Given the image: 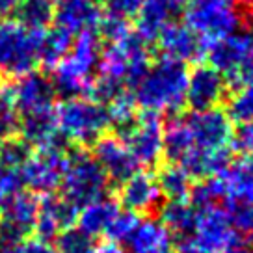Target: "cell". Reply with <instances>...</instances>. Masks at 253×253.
Listing matches in <instances>:
<instances>
[{"label":"cell","mask_w":253,"mask_h":253,"mask_svg":"<svg viewBox=\"0 0 253 253\" xmlns=\"http://www.w3.org/2000/svg\"><path fill=\"white\" fill-rule=\"evenodd\" d=\"M231 164V149H194L181 158L179 166L188 173L190 179H211L220 175Z\"/></svg>","instance_id":"22"},{"label":"cell","mask_w":253,"mask_h":253,"mask_svg":"<svg viewBox=\"0 0 253 253\" xmlns=\"http://www.w3.org/2000/svg\"><path fill=\"white\" fill-rule=\"evenodd\" d=\"M223 201L227 205L253 203V155L231 162L220 175Z\"/></svg>","instance_id":"20"},{"label":"cell","mask_w":253,"mask_h":253,"mask_svg":"<svg viewBox=\"0 0 253 253\" xmlns=\"http://www.w3.org/2000/svg\"><path fill=\"white\" fill-rule=\"evenodd\" d=\"M182 13L186 26L207 45L253 23V6L242 0H188Z\"/></svg>","instance_id":"2"},{"label":"cell","mask_w":253,"mask_h":253,"mask_svg":"<svg viewBox=\"0 0 253 253\" xmlns=\"http://www.w3.org/2000/svg\"><path fill=\"white\" fill-rule=\"evenodd\" d=\"M101 40L95 32H82L73 43L71 52L52 69V87L54 93L63 101L79 99L82 95H89L93 84V71L99 67L101 60Z\"/></svg>","instance_id":"3"},{"label":"cell","mask_w":253,"mask_h":253,"mask_svg":"<svg viewBox=\"0 0 253 253\" xmlns=\"http://www.w3.org/2000/svg\"><path fill=\"white\" fill-rule=\"evenodd\" d=\"M188 71L179 60L162 56L151 63L145 77L134 87L136 104L153 114H175L186 104Z\"/></svg>","instance_id":"1"},{"label":"cell","mask_w":253,"mask_h":253,"mask_svg":"<svg viewBox=\"0 0 253 253\" xmlns=\"http://www.w3.org/2000/svg\"><path fill=\"white\" fill-rule=\"evenodd\" d=\"M227 209L211 205L198 209V221L194 231L179 238L175 253H223L235 238Z\"/></svg>","instance_id":"6"},{"label":"cell","mask_w":253,"mask_h":253,"mask_svg":"<svg viewBox=\"0 0 253 253\" xmlns=\"http://www.w3.org/2000/svg\"><path fill=\"white\" fill-rule=\"evenodd\" d=\"M162 132H164V121L162 116L153 114V112L143 110L136 123L121 140L125 142L132 157L138 160L140 166H155L160 162L162 155Z\"/></svg>","instance_id":"9"},{"label":"cell","mask_w":253,"mask_h":253,"mask_svg":"<svg viewBox=\"0 0 253 253\" xmlns=\"http://www.w3.org/2000/svg\"><path fill=\"white\" fill-rule=\"evenodd\" d=\"M19 130L23 134V140L30 143L32 147H67V140L60 134L58 119H56L54 108H43V110L26 112L19 123Z\"/></svg>","instance_id":"17"},{"label":"cell","mask_w":253,"mask_h":253,"mask_svg":"<svg viewBox=\"0 0 253 253\" xmlns=\"http://www.w3.org/2000/svg\"><path fill=\"white\" fill-rule=\"evenodd\" d=\"M160 190H158L157 179L151 173L138 171L132 177H128L119 190V201L125 207V211L130 212H151L160 205Z\"/></svg>","instance_id":"19"},{"label":"cell","mask_w":253,"mask_h":253,"mask_svg":"<svg viewBox=\"0 0 253 253\" xmlns=\"http://www.w3.org/2000/svg\"><path fill=\"white\" fill-rule=\"evenodd\" d=\"M130 253H175L171 233L157 220H142L134 235L128 238Z\"/></svg>","instance_id":"23"},{"label":"cell","mask_w":253,"mask_h":253,"mask_svg":"<svg viewBox=\"0 0 253 253\" xmlns=\"http://www.w3.org/2000/svg\"><path fill=\"white\" fill-rule=\"evenodd\" d=\"M73 47V34L56 26L52 30L43 32L40 43V52H38V62L52 71L58 63L62 62L65 56L71 52Z\"/></svg>","instance_id":"28"},{"label":"cell","mask_w":253,"mask_h":253,"mask_svg":"<svg viewBox=\"0 0 253 253\" xmlns=\"http://www.w3.org/2000/svg\"><path fill=\"white\" fill-rule=\"evenodd\" d=\"M227 118L238 125L253 121V82L237 86L227 101Z\"/></svg>","instance_id":"31"},{"label":"cell","mask_w":253,"mask_h":253,"mask_svg":"<svg viewBox=\"0 0 253 253\" xmlns=\"http://www.w3.org/2000/svg\"><path fill=\"white\" fill-rule=\"evenodd\" d=\"M103 11L93 0H60L54 9L56 24L69 34L93 32Z\"/></svg>","instance_id":"21"},{"label":"cell","mask_w":253,"mask_h":253,"mask_svg":"<svg viewBox=\"0 0 253 253\" xmlns=\"http://www.w3.org/2000/svg\"><path fill=\"white\" fill-rule=\"evenodd\" d=\"M54 240L56 253H87L93 246V237H89L80 227L60 231Z\"/></svg>","instance_id":"33"},{"label":"cell","mask_w":253,"mask_h":253,"mask_svg":"<svg viewBox=\"0 0 253 253\" xmlns=\"http://www.w3.org/2000/svg\"><path fill=\"white\" fill-rule=\"evenodd\" d=\"M119 212L118 201H114L110 198H103L99 201H93L86 205L79 214V227L84 233H87L89 237H99L104 235V231L108 227V223L112 218Z\"/></svg>","instance_id":"26"},{"label":"cell","mask_w":253,"mask_h":253,"mask_svg":"<svg viewBox=\"0 0 253 253\" xmlns=\"http://www.w3.org/2000/svg\"><path fill=\"white\" fill-rule=\"evenodd\" d=\"M160 223L166 227L171 235L179 238L190 235L196 221H198V209L188 201H168L160 209Z\"/></svg>","instance_id":"27"},{"label":"cell","mask_w":253,"mask_h":253,"mask_svg":"<svg viewBox=\"0 0 253 253\" xmlns=\"http://www.w3.org/2000/svg\"><path fill=\"white\" fill-rule=\"evenodd\" d=\"M52 2H54V0H52ZM58 2H60V0H58Z\"/></svg>","instance_id":"48"},{"label":"cell","mask_w":253,"mask_h":253,"mask_svg":"<svg viewBox=\"0 0 253 253\" xmlns=\"http://www.w3.org/2000/svg\"><path fill=\"white\" fill-rule=\"evenodd\" d=\"M80 209L65 196H56L47 194L40 199V209H38V220L34 225L36 238L41 240H52L56 235L63 229L73 227L79 221Z\"/></svg>","instance_id":"12"},{"label":"cell","mask_w":253,"mask_h":253,"mask_svg":"<svg viewBox=\"0 0 253 253\" xmlns=\"http://www.w3.org/2000/svg\"><path fill=\"white\" fill-rule=\"evenodd\" d=\"M143 0H106L108 4V13H114L118 17H123V19H130V17H136L138 11L142 8Z\"/></svg>","instance_id":"40"},{"label":"cell","mask_w":253,"mask_h":253,"mask_svg":"<svg viewBox=\"0 0 253 253\" xmlns=\"http://www.w3.org/2000/svg\"><path fill=\"white\" fill-rule=\"evenodd\" d=\"M231 149L240 153L242 157L253 155V121L242 123L231 136Z\"/></svg>","instance_id":"39"},{"label":"cell","mask_w":253,"mask_h":253,"mask_svg":"<svg viewBox=\"0 0 253 253\" xmlns=\"http://www.w3.org/2000/svg\"><path fill=\"white\" fill-rule=\"evenodd\" d=\"M43 32L28 30L15 21L0 24V71L9 77H24L38 65Z\"/></svg>","instance_id":"7"},{"label":"cell","mask_w":253,"mask_h":253,"mask_svg":"<svg viewBox=\"0 0 253 253\" xmlns=\"http://www.w3.org/2000/svg\"><path fill=\"white\" fill-rule=\"evenodd\" d=\"M4 169H6V168H2V166H0V175H2V171H4Z\"/></svg>","instance_id":"46"},{"label":"cell","mask_w":253,"mask_h":253,"mask_svg":"<svg viewBox=\"0 0 253 253\" xmlns=\"http://www.w3.org/2000/svg\"><path fill=\"white\" fill-rule=\"evenodd\" d=\"M60 134L79 147H89L110 126L108 108L93 99H67L54 108Z\"/></svg>","instance_id":"4"},{"label":"cell","mask_w":253,"mask_h":253,"mask_svg":"<svg viewBox=\"0 0 253 253\" xmlns=\"http://www.w3.org/2000/svg\"><path fill=\"white\" fill-rule=\"evenodd\" d=\"M15 4H17V0H0V15H2V13H9Z\"/></svg>","instance_id":"44"},{"label":"cell","mask_w":253,"mask_h":253,"mask_svg":"<svg viewBox=\"0 0 253 253\" xmlns=\"http://www.w3.org/2000/svg\"><path fill=\"white\" fill-rule=\"evenodd\" d=\"M6 89H8L13 104L17 106V110L23 114L50 108L56 95L50 79L34 71L24 77H19L17 82L8 84Z\"/></svg>","instance_id":"16"},{"label":"cell","mask_w":253,"mask_h":253,"mask_svg":"<svg viewBox=\"0 0 253 253\" xmlns=\"http://www.w3.org/2000/svg\"><path fill=\"white\" fill-rule=\"evenodd\" d=\"M93 158L99 162V166L103 168L108 181L123 184L128 177L138 173V169H140L138 160L132 157V153L128 151L125 142L118 136L104 134L103 138H99L93 143Z\"/></svg>","instance_id":"13"},{"label":"cell","mask_w":253,"mask_h":253,"mask_svg":"<svg viewBox=\"0 0 253 253\" xmlns=\"http://www.w3.org/2000/svg\"><path fill=\"white\" fill-rule=\"evenodd\" d=\"M227 89V79L212 65H198L188 75L186 104L194 112L218 108Z\"/></svg>","instance_id":"11"},{"label":"cell","mask_w":253,"mask_h":253,"mask_svg":"<svg viewBox=\"0 0 253 253\" xmlns=\"http://www.w3.org/2000/svg\"><path fill=\"white\" fill-rule=\"evenodd\" d=\"M95 4H97V2H106V0H93Z\"/></svg>","instance_id":"47"},{"label":"cell","mask_w":253,"mask_h":253,"mask_svg":"<svg viewBox=\"0 0 253 253\" xmlns=\"http://www.w3.org/2000/svg\"><path fill=\"white\" fill-rule=\"evenodd\" d=\"M87 253H125L121 250V246L116 244V242H110V240H104L101 244L91 246V250Z\"/></svg>","instance_id":"43"},{"label":"cell","mask_w":253,"mask_h":253,"mask_svg":"<svg viewBox=\"0 0 253 253\" xmlns=\"http://www.w3.org/2000/svg\"><path fill=\"white\" fill-rule=\"evenodd\" d=\"M186 0H143L138 11L136 34L147 43H155L166 24L173 23L184 11Z\"/></svg>","instance_id":"18"},{"label":"cell","mask_w":253,"mask_h":253,"mask_svg":"<svg viewBox=\"0 0 253 253\" xmlns=\"http://www.w3.org/2000/svg\"><path fill=\"white\" fill-rule=\"evenodd\" d=\"M184 119L196 149H223L229 145L233 126L223 110L211 108L203 112H192Z\"/></svg>","instance_id":"10"},{"label":"cell","mask_w":253,"mask_h":253,"mask_svg":"<svg viewBox=\"0 0 253 253\" xmlns=\"http://www.w3.org/2000/svg\"><path fill=\"white\" fill-rule=\"evenodd\" d=\"M97 28H99L101 38L104 41H108V45L119 43V41L125 40L126 36L130 34V24H128V21L123 19V17L114 15V13H108V11L101 15Z\"/></svg>","instance_id":"37"},{"label":"cell","mask_w":253,"mask_h":253,"mask_svg":"<svg viewBox=\"0 0 253 253\" xmlns=\"http://www.w3.org/2000/svg\"><path fill=\"white\" fill-rule=\"evenodd\" d=\"M227 212H229V220L235 233L253 238V203L229 205Z\"/></svg>","instance_id":"38"},{"label":"cell","mask_w":253,"mask_h":253,"mask_svg":"<svg viewBox=\"0 0 253 253\" xmlns=\"http://www.w3.org/2000/svg\"><path fill=\"white\" fill-rule=\"evenodd\" d=\"M67 149L60 147H40L36 155H32L30 160L26 162L21 169L23 173L24 186H28L32 192L38 194H54L56 190L62 186V179L67 168Z\"/></svg>","instance_id":"8"},{"label":"cell","mask_w":253,"mask_h":253,"mask_svg":"<svg viewBox=\"0 0 253 253\" xmlns=\"http://www.w3.org/2000/svg\"><path fill=\"white\" fill-rule=\"evenodd\" d=\"M253 47V32H235L207 45V58L214 69L233 79Z\"/></svg>","instance_id":"15"},{"label":"cell","mask_w":253,"mask_h":253,"mask_svg":"<svg viewBox=\"0 0 253 253\" xmlns=\"http://www.w3.org/2000/svg\"><path fill=\"white\" fill-rule=\"evenodd\" d=\"M67 168L62 179L63 196L77 207H86L106 196L110 181L86 147L75 145L65 153Z\"/></svg>","instance_id":"5"},{"label":"cell","mask_w":253,"mask_h":253,"mask_svg":"<svg viewBox=\"0 0 253 253\" xmlns=\"http://www.w3.org/2000/svg\"><path fill=\"white\" fill-rule=\"evenodd\" d=\"M19 110L13 104L6 87H0V142L19 132Z\"/></svg>","instance_id":"35"},{"label":"cell","mask_w":253,"mask_h":253,"mask_svg":"<svg viewBox=\"0 0 253 253\" xmlns=\"http://www.w3.org/2000/svg\"><path fill=\"white\" fill-rule=\"evenodd\" d=\"M32 145L23 138L11 136L0 142V166L6 169H23V166L30 160Z\"/></svg>","instance_id":"32"},{"label":"cell","mask_w":253,"mask_h":253,"mask_svg":"<svg viewBox=\"0 0 253 253\" xmlns=\"http://www.w3.org/2000/svg\"><path fill=\"white\" fill-rule=\"evenodd\" d=\"M192 149H194V142H192L186 119L179 116L171 118L164 125V132H162V155L171 164H179L181 158Z\"/></svg>","instance_id":"24"},{"label":"cell","mask_w":253,"mask_h":253,"mask_svg":"<svg viewBox=\"0 0 253 253\" xmlns=\"http://www.w3.org/2000/svg\"><path fill=\"white\" fill-rule=\"evenodd\" d=\"M136 99L132 93H121L116 99L108 104V116H110V125H114L118 128V134L123 136L130 128V126L136 123L138 119V114H136Z\"/></svg>","instance_id":"30"},{"label":"cell","mask_w":253,"mask_h":253,"mask_svg":"<svg viewBox=\"0 0 253 253\" xmlns=\"http://www.w3.org/2000/svg\"><path fill=\"white\" fill-rule=\"evenodd\" d=\"M140 214L136 212H130V211H119L112 221L108 223V227L104 231V235L106 238L110 240V242H128V238L134 235V231L138 229V225H140Z\"/></svg>","instance_id":"34"},{"label":"cell","mask_w":253,"mask_h":253,"mask_svg":"<svg viewBox=\"0 0 253 253\" xmlns=\"http://www.w3.org/2000/svg\"><path fill=\"white\" fill-rule=\"evenodd\" d=\"M126 86L123 80L116 79V77H108V75H99V79L93 80L89 93L93 97L95 103L99 104H110L112 101H116L119 95L125 93Z\"/></svg>","instance_id":"36"},{"label":"cell","mask_w":253,"mask_h":253,"mask_svg":"<svg viewBox=\"0 0 253 253\" xmlns=\"http://www.w3.org/2000/svg\"><path fill=\"white\" fill-rule=\"evenodd\" d=\"M160 190V196H164L168 201H186L192 190V179L179 164H166L158 169L155 177Z\"/></svg>","instance_id":"29"},{"label":"cell","mask_w":253,"mask_h":253,"mask_svg":"<svg viewBox=\"0 0 253 253\" xmlns=\"http://www.w3.org/2000/svg\"><path fill=\"white\" fill-rule=\"evenodd\" d=\"M157 45L162 54L179 62H199L207 56V43L186 24L173 23L166 24L157 36Z\"/></svg>","instance_id":"14"},{"label":"cell","mask_w":253,"mask_h":253,"mask_svg":"<svg viewBox=\"0 0 253 253\" xmlns=\"http://www.w3.org/2000/svg\"><path fill=\"white\" fill-rule=\"evenodd\" d=\"M223 253H253V238L235 235V238L231 240V244Z\"/></svg>","instance_id":"42"},{"label":"cell","mask_w":253,"mask_h":253,"mask_svg":"<svg viewBox=\"0 0 253 253\" xmlns=\"http://www.w3.org/2000/svg\"><path fill=\"white\" fill-rule=\"evenodd\" d=\"M19 253H56L54 248L41 240V238H30V240H24L21 248H19Z\"/></svg>","instance_id":"41"},{"label":"cell","mask_w":253,"mask_h":253,"mask_svg":"<svg viewBox=\"0 0 253 253\" xmlns=\"http://www.w3.org/2000/svg\"><path fill=\"white\" fill-rule=\"evenodd\" d=\"M6 199H8V196H6V194L0 190V211H2V205H4V201H6Z\"/></svg>","instance_id":"45"},{"label":"cell","mask_w":253,"mask_h":253,"mask_svg":"<svg viewBox=\"0 0 253 253\" xmlns=\"http://www.w3.org/2000/svg\"><path fill=\"white\" fill-rule=\"evenodd\" d=\"M11 11L15 23L28 30L45 32V28L54 21L52 0H17Z\"/></svg>","instance_id":"25"}]
</instances>
